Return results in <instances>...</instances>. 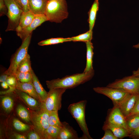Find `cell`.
<instances>
[{"instance_id": "cell-1", "label": "cell", "mask_w": 139, "mask_h": 139, "mask_svg": "<svg viewBox=\"0 0 139 139\" xmlns=\"http://www.w3.org/2000/svg\"><path fill=\"white\" fill-rule=\"evenodd\" d=\"M94 74L93 70L87 73H77L67 75L62 78H58L46 81L49 90L61 88L66 89H72L91 80Z\"/></svg>"}, {"instance_id": "cell-2", "label": "cell", "mask_w": 139, "mask_h": 139, "mask_svg": "<svg viewBox=\"0 0 139 139\" xmlns=\"http://www.w3.org/2000/svg\"><path fill=\"white\" fill-rule=\"evenodd\" d=\"M67 4L65 0H48L45 14L48 21L61 23L68 17Z\"/></svg>"}, {"instance_id": "cell-3", "label": "cell", "mask_w": 139, "mask_h": 139, "mask_svg": "<svg viewBox=\"0 0 139 139\" xmlns=\"http://www.w3.org/2000/svg\"><path fill=\"white\" fill-rule=\"evenodd\" d=\"M87 103L83 100L70 104L68 108V111L76 121L83 133L82 139H92L90 135L85 118V109Z\"/></svg>"}, {"instance_id": "cell-4", "label": "cell", "mask_w": 139, "mask_h": 139, "mask_svg": "<svg viewBox=\"0 0 139 139\" xmlns=\"http://www.w3.org/2000/svg\"><path fill=\"white\" fill-rule=\"evenodd\" d=\"M31 121L34 130L45 139L46 130L49 126L48 118L49 111L40 109L37 110H30Z\"/></svg>"}, {"instance_id": "cell-5", "label": "cell", "mask_w": 139, "mask_h": 139, "mask_svg": "<svg viewBox=\"0 0 139 139\" xmlns=\"http://www.w3.org/2000/svg\"><path fill=\"white\" fill-rule=\"evenodd\" d=\"M66 89L61 88L49 90L46 100L40 102V108L49 111H58L62 107L63 94Z\"/></svg>"}, {"instance_id": "cell-6", "label": "cell", "mask_w": 139, "mask_h": 139, "mask_svg": "<svg viewBox=\"0 0 139 139\" xmlns=\"http://www.w3.org/2000/svg\"><path fill=\"white\" fill-rule=\"evenodd\" d=\"M32 33L29 35L22 41V44L16 51L11 61L10 66L4 73L8 76L14 75L18 66L28 53Z\"/></svg>"}, {"instance_id": "cell-7", "label": "cell", "mask_w": 139, "mask_h": 139, "mask_svg": "<svg viewBox=\"0 0 139 139\" xmlns=\"http://www.w3.org/2000/svg\"><path fill=\"white\" fill-rule=\"evenodd\" d=\"M107 86L120 89L129 93L139 94V77L133 75L116 80Z\"/></svg>"}, {"instance_id": "cell-8", "label": "cell", "mask_w": 139, "mask_h": 139, "mask_svg": "<svg viewBox=\"0 0 139 139\" xmlns=\"http://www.w3.org/2000/svg\"><path fill=\"white\" fill-rule=\"evenodd\" d=\"M8 9V24L5 31H15L23 11L15 0H4Z\"/></svg>"}, {"instance_id": "cell-9", "label": "cell", "mask_w": 139, "mask_h": 139, "mask_svg": "<svg viewBox=\"0 0 139 139\" xmlns=\"http://www.w3.org/2000/svg\"><path fill=\"white\" fill-rule=\"evenodd\" d=\"M93 89L95 92L110 98L112 101L114 106H117L129 93L121 89L107 86L95 87Z\"/></svg>"}, {"instance_id": "cell-10", "label": "cell", "mask_w": 139, "mask_h": 139, "mask_svg": "<svg viewBox=\"0 0 139 139\" xmlns=\"http://www.w3.org/2000/svg\"><path fill=\"white\" fill-rule=\"evenodd\" d=\"M105 123L122 127L127 130L126 118L117 106H114Z\"/></svg>"}, {"instance_id": "cell-11", "label": "cell", "mask_w": 139, "mask_h": 139, "mask_svg": "<svg viewBox=\"0 0 139 139\" xmlns=\"http://www.w3.org/2000/svg\"><path fill=\"white\" fill-rule=\"evenodd\" d=\"M48 21V19L45 14L35 15L34 18L31 24L20 31L17 32V35L23 41L29 35L32 33L33 31L37 27L43 22Z\"/></svg>"}, {"instance_id": "cell-12", "label": "cell", "mask_w": 139, "mask_h": 139, "mask_svg": "<svg viewBox=\"0 0 139 139\" xmlns=\"http://www.w3.org/2000/svg\"><path fill=\"white\" fill-rule=\"evenodd\" d=\"M139 96V94L129 93L117 106L125 118L129 115L133 110Z\"/></svg>"}, {"instance_id": "cell-13", "label": "cell", "mask_w": 139, "mask_h": 139, "mask_svg": "<svg viewBox=\"0 0 139 139\" xmlns=\"http://www.w3.org/2000/svg\"><path fill=\"white\" fill-rule=\"evenodd\" d=\"M17 98L19 99L30 110H37L40 109V102L26 93L15 88L13 91Z\"/></svg>"}, {"instance_id": "cell-14", "label": "cell", "mask_w": 139, "mask_h": 139, "mask_svg": "<svg viewBox=\"0 0 139 139\" xmlns=\"http://www.w3.org/2000/svg\"><path fill=\"white\" fill-rule=\"evenodd\" d=\"M0 96L1 109L4 113L8 114L13 109L14 104V98L16 96L13 91L7 92Z\"/></svg>"}, {"instance_id": "cell-15", "label": "cell", "mask_w": 139, "mask_h": 139, "mask_svg": "<svg viewBox=\"0 0 139 139\" xmlns=\"http://www.w3.org/2000/svg\"><path fill=\"white\" fill-rule=\"evenodd\" d=\"M63 126L57 139H78L77 132L66 121L62 122Z\"/></svg>"}, {"instance_id": "cell-16", "label": "cell", "mask_w": 139, "mask_h": 139, "mask_svg": "<svg viewBox=\"0 0 139 139\" xmlns=\"http://www.w3.org/2000/svg\"><path fill=\"white\" fill-rule=\"evenodd\" d=\"M47 0H29L30 11L35 15L45 14Z\"/></svg>"}, {"instance_id": "cell-17", "label": "cell", "mask_w": 139, "mask_h": 139, "mask_svg": "<svg viewBox=\"0 0 139 139\" xmlns=\"http://www.w3.org/2000/svg\"><path fill=\"white\" fill-rule=\"evenodd\" d=\"M15 88L26 93L40 102L32 82H21L18 80Z\"/></svg>"}, {"instance_id": "cell-18", "label": "cell", "mask_w": 139, "mask_h": 139, "mask_svg": "<svg viewBox=\"0 0 139 139\" xmlns=\"http://www.w3.org/2000/svg\"><path fill=\"white\" fill-rule=\"evenodd\" d=\"M106 128L111 130L118 139L129 137V135L128 131L122 127L105 123L102 127V129Z\"/></svg>"}, {"instance_id": "cell-19", "label": "cell", "mask_w": 139, "mask_h": 139, "mask_svg": "<svg viewBox=\"0 0 139 139\" xmlns=\"http://www.w3.org/2000/svg\"><path fill=\"white\" fill-rule=\"evenodd\" d=\"M31 72L32 75V83L40 101V102H43L46 100L47 97L48 92L44 89L32 69Z\"/></svg>"}, {"instance_id": "cell-20", "label": "cell", "mask_w": 139, "mask_h": 139, "mask_svg": "<svg viewBox=\"0 0 139 139\" xmlns=\"http://www.w3.org/2000/svg\"><path fill=\"white\" fill-rule=\"evenodd\" d=\"M35 15L31 11L23 12L21 15L19 24L15 31L16 32L29 25L33 21Z\"/></svg>"}, {"instance_id": "cell-21", "label": "cell", "mask_w": 139, "mask_h": 139, "mask_svg": "<svg viewBox=\"0 0 139 139\" xmlns=\"http://www.w3.org/2000/svg\"><path fill=\"white\" fill-rule=\"evenodd\" d=\"M86 48V62L83 72L87 73L93 70V58L94 53L93 47L91 41L85 42Z\"/></svg>"}, {"instance_id": "cell-22", "label": "cell", "mask_w": 139, "mask_h": 139, "mask_svg": "<svg viewBox=\"0 0 139 139\" xmlns=\"http://www.w3.org/2000/svg\"><path fill=\"white\" fill-rule=\"evenodd\" d=\"M126 119L127 129L130 135L139 126V113L129 116Z\"/></svg>"}, {"instance_id": "cell-23", "label": "cell", "mask_w": 139, "mask_h": 139, "mask_svg": "<svg viewBox=\"0 0 139 139\" xmlns=\"http://www.w3.org/2000/svg\"><path fill=\"white\" fill-rule=\"evenodd\" d=\"M99 0H94L88 13L89 30H92L94 25L97 12L99 8Z\"/></svg>"}, {"instance_id": "cell-24", "label": "cell", "mask_w": 139, "mask_h": 139, "mask_svg": "<svg viewBox=\"0 0 139 139\" xmlns=\"http://www.w3.org/2000/svg\"><path fill=\"white\" fill-rule=\"evenodd\" d=\"M16 111L18 115L20 118L27 123H31L30 112L23 106L18 105Z\"/></svg>"}, {"instance_id": "cell-25", "label": "cell", "mask_w": 139, "mask_h": 139, "mask_svg": "<svg viewBox=\"0 0 139 139\" xmlns=\"http://www.w3.org/2000/svg\"><path fill=\"white\" fill-rule=\"evenodd\" d=\"M62 127L49 126L46 131L45 139H57Z\"/></svg>"}, {"instance_id": "cell-26", "label": "cell", "mask_w": 139, "mask_h": 139, "mask_svg": "<svg viewBox=\"0 0 139 139\" xmlns=\"http://www.w3.org/2000/svg\"><path fill=\"white\" fill-rule=\"evenodd\" d=\"M32 69L30 56L28 54L25 57L19 64L16 71L20 72H30Z\"/></svg>"}, {"instance_id": "cell-27", "label": "cell", "mask_w": 139, "mask_h": 139, "mask_svg": "<svg viewBox=\"0 0 139 139\" xmlns=\"http://www.w3.org/2000/svg\"><path fill=\"white\" fill-rule=\"evenodd\" d=\"M72 41L71 38H52L41 41L38 43L40 46L50 45Z\"/></svg>"}, {"instance_id": "cell-28", "label": "cell", "mask_w": 139, "mask_h": 139, "mask_svg": "<svg viewBox=\"0 0 139 139\" xmlns=\"http://www.w3.org/2000/svg\"><path fill=\"white\" fill-rule=\"evenodd\" d=\"M48 122L49 126H54L62 127V122L59 119L58 111H49L48 118Z\"/></svg>"}, {"instance_id": "cell-29", "label": "cell", "mask_w": 139, "mask_h": 139, "mask_svg": "<svg viewBox=\"0 0 139 139\" xmlns=\"http://www.w3.org/2000/svg\"><path fill=\"white\" fill-rule=\"evenodd\" d=\"M92 30H89L86 32L77 36L71 37L73 41H83L84 42L91 41L92 39Z\"/></svg>"}, {"instance_id": "cell-30", "label": "cell", "mask_w": 139, "mask_h": 139, "mask_svg": "<svg viewBox=\"0 0 139 139\" xmlns=\"http://www.w3.org/2000/svg\"><path fill=\"white\" fill-rule=\"evenodd\" d=\"M14 75L17 80L21 82H32V75L31 71L23 72L16 71Z\"/></svg>"}, {"instance_id": "cell-31", "label": "cell", "mask_w": 139, "mask_h": 139, "mask_svg": "<svg viewBox=\"0 0 139 139\" xmlns=\"http://www.w3.org/2000/svg\"><path fill=\"white\" fill-rule=\"evenodd\" d=\"M12 123L14 128L19 132H25L30 130L31 128L30 125L23 123L16 118L13 119Z\"/></svg>"}, {"instance_id": "cell-32", "label": "cell", "mask_w": 139, "mask_h": 139, "mask_svg": "<svg viewBox=\"0 0 139 139\" xmlns=\"http://www.w3.org/2000/svg\"><path fill=\"white\" fill-rule=\"evenodd\" d=\"M6 82L9 87V89L5 91V92H8L13 91L15 88L18 83V80L15 75H13L8 76Z\"/></svg>"}, {"instance_id": "cell-33", "label": "cell", "mask_w": 139, "mask_h": 139, "mask_svg": "<svg viewBox=\"0 0 139 139\" xmlns=\"http://www.w3.org/2000/svg\"><path fill=\"white\" fill-rule=\"evenodd\" d=\"M103 130L105 131V133L101 139H118L110 129L106 128Z\"/></svg>"}, {"instance_id": "cell-34", "label": "cell", "mask_w": 139, "mask_h": 139, "mask_svg": "<svg viewBox=\"0 0 139 139\" xmlns=\"http://www.w3.org/2000/svg\"><path fill=\"white\" fill-rule=\"evenodd\" d=\"M8 9L4 0H0V16L6 15L7 16Z\"/></svg>"}, {"instance_id": "cell-35", "label": "cell", "mask_w": 139, "mask_h": 139, "mask_svg": "<svg viewBox=\"0 0 139 139\" xmlns=\"http://www.w3.org/2000/svg\"><path fill=\"white\" fill-rule=\"evenodd\" d=\"M21 9L23 12L30 11L29 6V0H19Z\"/></svg>"}, {"instance_id": "cell-36", "label": "cell", "mask_w": 139, "mask_h": 139, "mask_svg": "<svg viewBox=\"0 0 139 139\" xmlns=\"http://www.w3.org/2000/svg\"><path fill=\"white\" fill-rule=\"evenodd\" d=\"M27 137L28 139H42L40 135L34 130L29 132Z\"/></svg>"}, {"instance_id": "cell-37", "label": "cell", "mask_w": 139, "mask_h": 139, "mask_svg": "<svg viewBox=\"0 0 139 139\" xmlns=\"http://www.w3.org/2000/svg\"><path fill=\"white\" fill-rule=\"evenodd\" d=\"M129 137L133 139H139V126L130 134Z\"/></svg>"}, {"instance_id": "cell-38", "label": "cell", "mask_w": 139, "mask_h": 139, "mask_svg": "<svg viewBox=\"0 0 139 139\" xmlns=\"http://www.w3.org/2000/svg\"><path fill=\"white\" fill-rule=\"evenodd\" d=\"M138 113H139V96L134 109L129 116Z\"/></svg>"}, {"instance_id": "cell-39", "label": "cell", "mask_w": 139, "mask_h": 139, "mask_svg": "<svg viewBox=\"0 0 139 139\" xmlns=\"http://www.w3.org/2000/svg\"><path fill=\"white\" fill-rule=\"evenodd\" d=\"M13 136L14 139H27V136L24 135L15 133L13 134Z\"/></svg>"}, {"instance_id": "cell-40", "label": "cell", "mask_w": 139, "mask_h": 139, "mask_svg": "<svg viewBox=\"0 0 139 139\" xmlns=\"http://www.w3.org/2000/svg\"><path fill=\"white\" fill-rule=\"evenodd\" d=\"M8 76L7 74L4 73L0 76V82H6V80L8 77Z\"/></svg>"}, {"instance_id": "cell-41", "label": "cell", "mask_w": 139, "mask_h": 139, "mask_svg": "<svg viewBox=\"0 0 139 139\" xmlns=\"http://www.w3.org/2000/svg\"><path fill=\"white\" fill-rule=\"evenodd\" d=\"M132 75L139 77V67L136 70L134 71L133 72Z\"/></svg>"}, {"instance_id": "cell-42", "label": "cell", "mask_w": 139, "mask_h": 139, "mask_svg": "<svg viewBox=\"0 0 139 139\" xmlns=\"http://www.w3.org/2000/svg\"><path fill=\"white\" fill-rule=\"evenodd\" d=\"M1 86L4 89H7L9 87L6 82H1Z\"/></svg>"}, {"instance_id": "cell-43", "label": "cell", "mask_w": 139, "mask_h": 139, "mask_svg": "<svg viewBox=\"0 0 139 139\" xmlns=\"http://www.w3.org/2000/svg\"><path fill=\"white\" fill-rule=\"evenodd\" d=\"M133 47L136 49H139V43L136 45H133Z\"/></svg>"}, {"instance_id": "cell-44", "label": "cell", "mask_w": 139, "mask_h": 139, "mask_svg": "<svg viewBox=\"0 0 139 139\" xmlns=\"http://www.w3.org/2000/svg\"><path fill=\"white\" fill-rule=\"evenodd\" d=\"M15 1L17 4H18L20 7L21 9L20 3L19 0H15Z\"/></svg>"}, {"instance_id": "cell-45", "label": "cell", "mask_w": 139, "mask_h": 139, "mask_svg": "<svg viewBox=\"0 0 139 139\" xmlns=\"http://www.w3.org/2000/svg\"><path fill=\"white\" fill-rule=\"evenodd\" d=\"M47 1H48V0H47Z\"/></svg>"}]
</instances>
